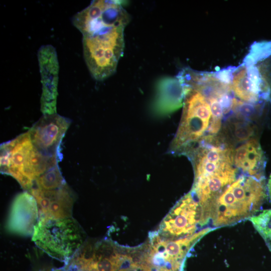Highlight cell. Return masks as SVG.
I'll return each instance as SVG.
<instances>
[{"instance_id":"obj_10","label":"cell","mask_w":271,"mask_h":271,"mask_svg":"<svg viewBox=\"0 0 271 271\" xmlns=\"http://www.w3.org/2000/svg\"><path fill=\"white\" fill-rule=\"evenodd\" d=\"M38 59L42 84L41 109L43 115L56 113L59 63L55 48L50 45L41 46Z\"/></svg>"},{"instance_id":"obj_11","label":"cell","mask_w":271,"mask_h":271,"mask_svg":"<svg viewBox=\"0 0 271 271\" xmlns=\"http://www.w3.org/2000/svg\"><path fill=\"white\" fill-rule=\"evenodd\" d=\"M28 192L37 201L39 219H61L72 217L74 195L67 184L56 190L34 189Z\"/></svg>"},{"instance_id":"obj_6","label":"cell","mask_w":271,"mask_h":271,"mask_svg":"<svg viewBox=\"0 0 271 271\" xmlns=\"http://www.w3.org/2000/svg\"><path fill=\"white\" fill-rule=\"evenodd\" d=\"M207 227L192 235L177 239L162 238L159 234L151 236L145 262L153 267H166L171 271H180L187 253L203 236L213 230Z\"/></svg>"},{"instance_id":"obj_19","label":"cell","mask_w":271,"mask_h":271,"mask_svg":"<svg viewBox=\"0 0 271 271\" xmlns=\"http://www.w3.org/2000/svg\"><path fill=\"white\" fill-rule=\"evenodd\" d=\"M271 55V41L253 43L245 56L242 66L248 67L268 58Z\"/></svg>"},{"instance_id":"obj_23","label":"cell","mask_w":271,"mask_h":271,"mask_svg":"<svg viewBox=\"0 0 271 271\" xmlns=\"http://www.w3.org/2000/svg\"><path fill=\"white\" fill-rule=\"evenodd\" d=\"M269 198L270 200V201H271V196H269Z\"/></svg>"},{"instance_id":"obj_17","label":"cell","mask_w":271,"mask_h":271,"mask_svg":"<svg viewBox=\"0 0 271 271\" xmlns=\"http://www.w3.org/2000/svg\"><path fill=\"white\" fill-rule=\"evenodd\" d=\"M231 90L241 101L253 104L261 102L251 91L245 67L238 66L237 73L233 76Z\"/></svg>"},{"instance_id":"obj_15","label":"cell","mask_w":271,"mask_h":271,"mask_svg":"<svg viewBox=\"0 0 271 271\" xmlns=\"http://www.w3.org/2000/svg\"><path fill=\"white\" fill-rule=\"evenodd\" d=\"M184 98V86L177 76L164 78L158 84L155 110L162 114L172 113L182 106Z\"/></svg>"},{"instance_id":"obj_3","label":"cell","mask_w":271,"mask_h":271,"mask_svg":"<svg viewBox=\"0 0 271 271\" xmlns=\"http://www.w3.org/2000/svg\"><path fill=\"white\" fill-rule=\"evenodd\" d=\"M183 85V113L171 151L186 155L205 137L210 136L212 115L206 97L196 89Z\"/></svg>"},{"instance_id":"obj_13","label":"cell","mask_w":271,"mask_h":271,"mask_svg":"<svg viewBox=\"0 0 271 271\" xmlns=\"http://www.w3.org/2000/svg\"><path fill=\"white\" fill-rule=\"evenodd\" d=\"M29 131L1 146V172L17 181L20 178L33 148Z\"/></svg>"},{"instance_id":"obj_1","label":"cell","mask_w":271,"mask_h":271,"mask_svg":"<svg viewBox=\"0 0 271 271\" xmlns=\"http://www.w3.org/2000/svg\"><path fill=\"white\" fill-rule=\"evenodd\" d=\"M266 195L265 179L242 174L217 199L211 223L219 227L249 219L258 213Z\"/></svg>"},{"instance_id":"obj_5","label":"cell","mask_w":271,"mask_h":271,"mask_svg":"<svg viewBox=\"0 0 271 271\" xmlns=\"http://www.w3.org/2000/svg\"><path fill=\"white\" fill-rule=\"evenodd\" d=\"M107 239L86 242L65 264L66 271H117L127 254Z\"/></svg>"},{"instance_id":"obj_20","label":"cell","mask_w":271,"mask_h":271,"mask_svg":"<svg viewBox=\"0 0 271 271\" xmlns=\"http://www.w3.org/2000/svg\"><path fill=\"white\" fill-rule=\"evenodd\" d=\"M249 220L271 251V209L262 211Z\"/></svg>"},{"instance_id":"obj_9","label":"cell","mask_w":271,"mask_h":271,"mask_svg":"<svg viewBox=\"0 0 271 271\" xmlns=\"http://www.w3.org/2000/svg\"><path fill=\"white\" fill-rule=\"evenodd\" d=\"M70 120L57 113L46 114L28 131L34 147L43 155L62 159L61 144Z\"/></svg>"},{"instance_id":"obj_2","label":"cell","mask_w":271,"mask_h":271,"mask_svg":"<svg viewBox=\"0 0 271 271\" xmlns=\"http://www.w3.org/2000/svg\"><path fill=\"white\" fill-rule=\"evenodd\" d=\"M124 27H104L82 36L83 56L92 76L102 81L113 74L124 48Z\"/></svg>"},{"instance_id":"obj_22","label":"cell","mask_w":271,"mask_h":271,"mask_svg":"<svg viewBox=\"0 0 271 271\" xmlns=\"http://www.w3.org/2000/svg\"><path fill=\"white\" fill-rule=\"evenodd\" d=\"M238 67L229 66L220 70H217L213 72L214 75L221 82L228 85H231L233 78V73H235Z\"/></svg>"},{"instance_id":"obj_14","label":"cell","mask_w":271,"mask_h":271,"mask_svg":"<svg viewBox=\"0 0 271 271\" xmlns=\"http://www.w3.org/2000/svg\"><path fill=\"white\" fill-rule=\"evenodd\" d=\"M233 163L242 175L265 179V157L260 145L255 138L241 144L234 150Z\"/></svg>"},{"instance_id":"obj_7","label":"cell","mask_w":271,"mask_h":271,"mask_svg":"<svg viewBox=\"0 0 271 271\" xmlns=\"http://www.w3.org/2000/svg\"><path fill=\"white\" fill-rule=\"evenodd\" d=\"M129 21V15L118 1H93L72 18L73 25L82 36L104 27L125 28Z\"/></svg>"},{"instance_id":"obj_16","label":"cell","mask_w":271,"mask_h":271,"mask_svg":"<svg viewBox=\"0 0 271 271\" xmlns=\"http://www.w3.org/2000/svg\"><path fill=\"white\" fill-rule=\"evenodd\" d=\"M223 129L222 135L233 145L253 138L255 132V127L251 121L234 115L229 117Z\"/></svg>"},{"instance_id":"obj_4","label":"cell","mask_w":271,"mask_h":271,"mask_svg":"<svg viewBox=\"0 0 271 271\" xmlns=\"http://www.w3.org/2000/svg\"><path fill=\"white\" fill-rule=\"evenodd\" d=\"M84 238L82 229L72 217L39 219L32 234L38 247L65 264L84 243Z\"/></svg>"},{"instance_id":"obj_18","label":"cell","mask_w":271,"mask_h":271,"mask_svg":"<svg viewBox=\"0 0 271 271\" xmlns=\"http://www.w3.org/2000/svg\"><path fill=\"white\" fill-rule=\"evenodd\" d=\"M66 184V182L62 176L58 164L38 177L30 190L34 189L43 190H56Z\"/></svg>"},{"instance_id":"obj_8","label":"cell","mask_w":271,"mask_h":271,"mask_svg":"<svg viewBox=\"0 0 271 271\" xmlns=\"http://www.w3.org/2000/svg\"><path fill=\"white\" fill-rule=\"evenodd\" d=\"M200 207L192 194L183 196L172 208L161 225L164 237L177 239L194 234L201 227Z\"/></svg>"},{"instance_id":"obj_21","label":"cell","mask_w":271,"mask_h":271,"mask_svg":"<svg viewBox=\"0 0 271 271\" xmlns=\"http://www.w3.org/2000/svg\"><path fill=\"white\" fill-rule=\"evenodd\" d=\"M259 104H253L233 98L231 111L233 115L248 121L252 120L260 110Z\"/></svg>"},{"instance_id":"obj_12","label":"cell","mask_w":271,"mask_h":271,"mask_svg":"<svg viewBox=\"0 0 271 271\" xmlns=\"http://www.w3.org/2000/svg\"><path fill=\"white\" fill-rule=\"evenodd\" d=\"M39 219V209L34 197L27 191L14 198L7 219L6 228L11 233L27 236L33 234Z\"/></svg>"}]
</instances>
